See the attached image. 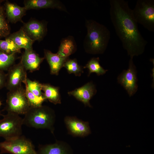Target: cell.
I'll list each match as a JSON object with an SVG mask.
<instances>
[{
	"mask_svg": "<svg viewBox=\"0 0 154 154\" xmlns=\"http://www.w3.org/2000/svg\"><path fill=\"white\" fill-rule=\"evenodd\" d=\"M110 4L111 20L123 48L130 56L142 54L147 42L139 30L128 2L110 0Z\"/></svg>",
	"mask_w": 154,
	"mask_h": 154,
	"instance_id": "obj_1",
	"label": "cell"
},
{
	"mask_svg": "<svg viewBox=\"0 0 154 154\" xmlns=\"http://www.w3.org/2000/svg\"><path fill=\"white\" fill-rule=\"evenodd\" d=\"M85 25L87 33L83 45L86 51L93 54L103 53L110 38V31L104 25L92 19L86 20Z\"/></svg>",
	"mask_w": 154,
	"mask_h": 154,
	"instance_id": "obj_2",
	"label": "cell"
},
{
	"mask_svg": "<svg viewBox=\"0 0 154 154\" xmlns=\"http://www.w3.org/2000/svg\"><path fill=\"white\" fill-rule=\"evenodd\" d=\"M55 119L54 112L48 106L30 107L23 118V125L37 129H47L53 134Z\"/></svg>",
	"mask_w": 154,
	"mask_h": 154,
	"instance_id": "obj_3",
	"label": "cell"
},
{
	"mask_svg": "<svg viewBox=\"0 0 154 154\" xmlns=\"http://www.w3.org/2000/svg\"><path fill=\"white\" fill-rule=\"evenodd\" d=\"M134 17L148 31L154 32V0H138L132 10Z\"/></svg>",
	"mask_w": 154,
	"mask_h": 154,
	"instance_id": "obj_4",
	"label": "cell"
},
{
	"mask_svg": "<svg viewBox=\"0 0 154 154\" xmlns=\"http://www.w3.org/2000/svg\"><path fill=\"white\" fill-rule=\"evenodd\" d=\"M2 115L3 118L0 119V137L7 140L21 135L23 118L19 115L11 112Z\"/></svg>",
	"mask_w": 154,
	"mask_h": 154,
	"instance_id": "obj_5",
	"label": "cell"
},
{
	"mask_svg": "<svg viewBox=\"0 0 154 154\" xmlns=\"http://www.w3.org/2000/svg\"><path fill=\"white\" fill-rule=\"evenodd\" d=\"M37 154L31 141L22 135L0 142V154Z\"/></svg>",
	"mask_w": 154,
	"mask_h": 154,
	"instance_id": "obj_6",
	"label": "cell"
},
{
	"mask_svg": "<svg viewBox=\"0 0 154 154\" xmlns=\"http://www.w3.org/2000/svg\"><path fill=\"white\" fill-rule=\"evenodd\" d=\"M30 107L25 96V89L22 86L7 93L5 108L7 112L25 115Z\"/></svg>",
	"mask_w": 154,
	"mask_h": 154,
	"instance_id": "obj_7",
	"label": "cell"
},
{
	"mask_svg": "<svg viewBox=\"0 0 154 154\" xmlns=\"http://www.w3.org/2000/svg\"><path fill=\"white\" fill-rule=\"evenodd\" d=\"M133 58L130 56L128 69L123 71L117 78L118 83L125 89L130 97L135 93L138 88L137 71Z\"/></svg>",
	"mask_w": 154,
	"mask_h": 154,
	"instance_id": "obj_8",
	"label": "cell"
},
{
	"mask_svg": "<svg viewBox=\"0 0 154 154\" xmlns=\"http://www.w3.org/2000/svg\"><path fill=\"white\" fill-rule=\"evenodd\" d=\"M6 75L5 87L9 91L21 87L22 83H24L27 78L26 70L21 61L12 66L8 70Z\"/></svg>",
	"mask_w": 154,
	"mask_h": 154,
	"instance_id": "obj_9",
	"label": "cell"
},
{
	"mask_svg": "<svg viewBox=\"0 0 154 154\" xmlns=\"http://www.w3.org/2000/svg\"><path fill=\"white\" fill-rule=\"evenodd\" d=\"M64 122L68 133L74 136L84 137L91 133L88 121L75 117L67 116L65 117Z\"/></svg>",
	"mask_w": 154,
	"mask_h": 154,
	"instance_id": "obj_10",
	"label": "cell"
},
{
	"mask_svg": "<svg viewBox=\"0 0 154 154\" xmlns=\"http://www.w3.org/2000/svg\"><path fill=\"white\" fill-rule=\"evenodd\" d=\"M22 27L26 34L34 41L42 40L47 31L45 23L35 20L24 23Z\"/></svg>",
	"mask_w": 154,
	"mask_h": 154,
	"instance_id": "obj_11",
	"label": "cell"
},
{
	"mask_svg": "<svg viewBox=\"0 0 154 154\" xmlns=\"http://www.w3.org/2000/svg\"><path fill=\"white\" fill-rule=\"evenodd\" d=\"M37 154H73L72 149L66 142L57 141L55 143L40 145Z\"/></svg>",
	"mask_w": 154,
	"mask_h": 154,
	"instance_id": "obj_12",
	"label": "cell"
},
{
	"mask_svg": "<svg viewBox=\"0 0 154 154\" xmlns=\"http://www.w3.org/2000/svg\"><path fill=\"white\" fill-rule=\"evenodd\" d=\"M24 7L27 10L31 9H56L68 12L64 5L60 1L54 0H27L24 1Z\"/></svg>",
	"mask_w": 154,
	"mask_h": 154,
	"instance_id": "obj_13",
	"label": "cell"
},
{
	"mask_svg": "<svg viewBox=\"0 0 154 154\" xmlns=\"http://www.w3.org/2000/svg\"><path fill=\"white\" fill-rule=\"evenodd\" d=\"M96 91L94 85L92 82H90L80 88L68 92V94L83 102L85 105L91 107L90 101L95 94Z\"/></svg>",
	"mask_w": 154,
	"mask_h": 154,
	"instance_id": "obj_14",
	"label": "cell"
},
{
	"mask_svg": "<svg viewBox=\"0 0 154 154\" xmlns=\"http://www.w3.org/2000/svg\"><path fill=\"white\" fill-rule=\"evenodd\" d=\"M44 58L39 57L33 49L25 50L21 61L26 70L33 72L39 69Z\"/></svg>",
	"mask_w": 154,
	"mask_h": 154,
	"instance_id": "obj_15",
	"label": "cell"
},
{
	"mask_svg": "<svg viewBox=\"0 0 154 154\" xmlns=\"http://www.w3.org/2000/svg\"><path fill=\"white\" fill-rule=\"evenodd\" d=\"M4 7L8 21L12 23L22 21V18L27 11L24 7H21L15 3L7 1L4 4Z\"/></svg>",
	"mask_w": 154,
	"mask_h": 154,
	"instance_id": "obj_16",
	"label": "cell"
},
{
	"mask_svg": "<svg viewBox=\"0 0 154 154\" xmlns=\"http://www.w3.org/2000/svg\"><path fill=\"white\" fill-rule=\"evenodd\" d=\"M6 38L13 41L20 49L25 50L33 49L32 45L35 41L25 33L22 27L18 31L7 37Z\"/></svg>",
	"mask_w": 154,
	"mask_h": 154,
	"instance_id": "obj_17",
	"label": "cell"
},
{
	"mask_svg": "<svg viewBox=\"0 0 154 154\" xmlns=\"http://www.w3.org/2000/svg\"><path fill=\"white\" fill-rule=\"evenodd\" d=\"M44 56L50 69V73L52 74L57 75L60 68L64 65L68 58L62 57L57 53H52L50 51L44 50Z\"/></svg>",
	"mask_w": 154,
	"mask_h": 154,
	"instance_id": "obj_18",
	"label": "cell"
},
{
	"mask_svg": "<svg viewBox=\"0 0 154 154\" xmlns=\"http://www.w3.org/2000/svg\"><path fill=\"white\" fill-rule=\"evenodd\" d=\"M77 49V45L74 37L72 36L62 38L60 42L57 54L66 58L74 53Z\"/></svg>",
	"mask_w": 154,
	"mask_h": 154,
	"instance_id": "obj_19",
	"label": "cell"
},
{
	"mask_svg": "<svg viewBox=\"0 0 154 154\" xmlns=\"http://www.w3.org/2000/svg\"><path fill=\"white\" fill-rule=\"evenodd\" d=\"M42 90L46 99L54 104L61 103L58 88L48 84H42Z\"/></svg>",
	"mask_w": 154,
	"mask_h": 154,
	"instance_id": "obj_20",
	"label": "cell"
},
{
	"mask_svg": "<svg viewBox=\"0 0 154 154\" xmlns=\"http://www.w3.org/2000/svg\"><path fill=\"white\" fill-rule=\"evenodd\" d=\"M6 18L4 7L0 4V39L7 37L10 33V28Z\"/></svg>",
	"mask_w": 154,
	"mask_h": 154,
	"instance_id": "obj_21",
	"label": "cell"
},
{
	"mask_svg": "<svg viewBox=\"0 0 154 154\" xmlns=\"http://www.w3.org/2000/svg\"><path fill=\"white\" fill-rule=\"evenodd\" d=\"M15 53L8 54L0 50V70H9L15 59Z\"/></svg>",
	"mask_w": 154,
	"mask_h": 154,
	"instance_id": "obj_22",
	"label": "cell"
},
{
	"mask_svg": "<svg viewBox=\"0 0 154 154\" xmlns=\"http://www.w3.org/2000/svg\"><path fill=\"white\" fill-rule=\"evenodd\" d=\"M99 57H94L92 58L86 65L85 68H88L89 70V75L92 73H95L98 75H103L108 71L102 67L99 63Z\"/></svg>",
	"mask_w": 154,
	"mask_h": 154,
	"instance_id": "obj_23",
	"label": "cell"
},
{
	"mask_svg": "<svg viewBox=\"0 0 154 154\" xmlns=\"http://www.w3.org/2000/svg\"><path fill=\"white\" fill-rule=\"evenodd\" d=\"M0 50L8 54L21 52V49L13 41L6 38L5 40L0 39Z\"/></svg>",
	"mask_w": 154,
	"mask_h": 154,
	"instance_id": "obj_24",
	"label": "cell"
},
{
	"mask_svg": "<svg viewBox=\"0 0 154 154\" xmlns=\"http://www.w3.org/2000/svg\"><path fill=\"white\" fill-rule=\"evenodd\" d=\"M25 94L30 107L41 106L43 103L46 100L44 96L39 97L34 95L26 87Z\"/></svg>",
	"mask_w": 154,
	"mask_h": 154,
	"instance_id": "obj_25",
	"label": "cell"
},
{
	"mask_svg": "<svg viewBox=\"0 0 154 154\" xmlns=\"http://www.w3.org/2000/svg\"><path fill=\"white\" fill-rule=\"evenodd\" d=\"M24 84L25 87L34 95L39 97L44 96L41 91L42 84L36 80H31L27 78Z\"/></svg>",
	"mask_w": 154,
	"mask_h": 154,
	"instance_id": "obj_26",
	"label": "cell"
},
{
	"mask_svg": "<svg viewBox=\"0 0 154 154\" xmlns=\"http://www.w3.org/2000/svg\"><path fill=\"white\" fill-rule=\"evenodd\" d=\"M63 66L66 68L69 73H74L76 76H79L82 72V68L78 64L76 59H67Z\"/></svg>",
	"mask_w": 154,
	"mask_h": 154,
	"instance_id": "obj_27",
	"label": "cell"
},
{
	"mask_svg": "<svg viewBox=\"0 0 154 154\" xmlns=\"http://www.w3.org/2000/svg\"><path fill=\"white\" fill-rule=\"evenodd\" d=\"M6 76L3 71L0 70V89L5 86Z\"/></svg>",
	"mask_w": 154,
	"mask_h": 154,
	"instance_id": "obj_28",
	"label": "cell"
},
{
	"mask_svg": "<svg viewBox=\"0 0 154 154\" xmlns=\"http://www.w3.org/2000/svg\"><path fill=\"white\" fill-rule=\"evenodd\" d=\"M2 104L1 101H0V107L1 106V105H2Z\"/></svg>",
	"mask_w": 154,
	"mask_h": 154,
	"instance_id": "obj_29",
	"label": "cell"
}]
</instances>
